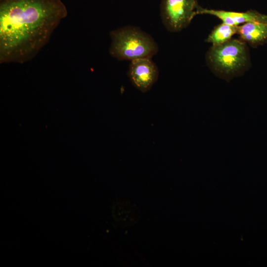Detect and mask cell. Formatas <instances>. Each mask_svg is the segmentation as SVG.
Listing matches in <instances>:
<instances>
[{"label":"cell","mask_w":267,"mask_h":267,"mask_svg":"<svg viewBox=\"0 0 267 267\" xmlns=\"http://www.w3.org/2000/svg\"><path fill=\"white\" fill-rule=\"evenodd\" d=\"M67 14L61 0H0V63L35 57Z\"/></svg>","instance_id":"obj_1"},{"label":"cell","mask_w":267,"mask_h":267,"mask_svg":"<svg viewBox=\"0 0 267 267\" xmlns=\"http://www.w3.org/2000/svg\"><path fill=\"white\" fill-rule=\"evenodd\" d=\"M206 60L211 71L227 82L242 76L251 66L247 44L240 39H231L222 44L212 45Z\"/></svg>","instance_id":"obj_2"},{"label":"cell","mask_w":267,"mask_h":267,"mask_svg":"<svg viewBox=\"0 0 267 267\" xmlns=\"http://www.w3.org/2000/svg\"><path fill=\"white\" fill-rule=\"evenodd\" d=\"M109 52L119 61L151 58L159 50L153 38L140 28L128 25L112 30Z\"/></svg>","instance_id":"obj_3"},{"label":"cell","mask_w":267,"mask_h":267,"mask_svg":"<svg viewBox=\"0 0 267 267\" xmlns=\"http://www.w3.org/2000/svg\"><path fill=\"white\" fill-rule=\"evenodd\" d=\"M198 0H161L160 17L166 30L179 32L187 28L198 15Z\"/></svg>","instance_id":"obj_4"},{"label":"cell","mask_w":267,"mask_h":267,"mask_svg":"<svg viewBox=\"0 0 267 267\" xmlns=\"http://www.w3.org/2000/svg\"><path fill=\"white\" fill-rule=\"evenodd\" d=\"M159 69L151 58H144L131 61L128 75L133 85L142 92L149 91L157 82Z\"/></svg>","instance_id":"obj_5"},{"label":"cell","mask_w":267,"mask_h":267,"mask_svg":"<svg viewBox=\"0 0 267 267\" xmlns=\"http://www.w3.org/2000/svg\"><path fill=\"white\" fill-rule=\"evenodd\" d=\"M198 14H209L217 17L222 23L238 26L249 22H258L267 24V15L262 14L255 10L245 12H235L208 9L199 6Z\"/></svg>","instance_id":"obj_6"},{"label":"cell","mask_w":267,"mask_h":267,"mask_svg":"<svg viewBox=\"0 0 267 267\" xmlns=\"http://www.w3.org/2000/svg\"><path fill=\"white\" fill-rule=\"evenodd\" d=\"M240 39L252 47H257L267 42V24L249 22L238 26Z\"/></svg>","instance_id":"obj_7"},{"label":"cell","mask_w":267,"mask_h":267,"mask_svg":"<svg viewBox=\"0 0 267 267\" xmlns=\"http://www.w3.org/2000/svg\"><path fill=\"white\" fill-rule=\"evenodd\" d=\"M238 26L222 23L215 27L206 41L211 43L212 45L224 44L231 40L233 35L238 33Z\"/></svg>","instance_id":"obj_8"}]
</instances>
